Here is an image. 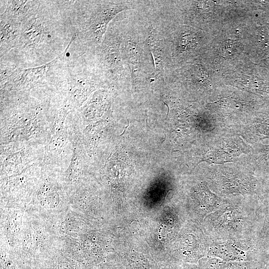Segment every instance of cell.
<instances>
[{"instance_id":"cell-1","label":"cell","mask_w":269,"mask_h":269,"mask_svg":"<svg viewBox=\"0 0 269 269\" xmlns=\"http://www.w3.org/2000/svg\"><path fill=\"white\" fill-rule=\"evenodd\" d=\"M259 206L258 198L237 195L231 203L207 216L201 225L212 240L258 237Z\"/></svg>"},{"instance_id":"cell-2","label":"cell","mask_w":269,"mask_h":269,"mask_svg":"<svg viewBox=\"0 0 269 269\" xmlns=\"http://www.w3.org/2000/svg\"><path fill=\"white\" fill-rule=\"evenodd\" d=\"M206 180L210 189L219 195H241L244 198L256 195L259 199L264 182L253 169L239 167L214 169L206 175Z\"/></svg>"},{"instance_id":"cell-3","label":"cell","mask_w":269,"mask_h":269,"mask_svg":"<svg viewBox=\"0 0 269 269\" xmlns=\"http://www.w3.org/2000/svg\"><path fill=\"white\" fill-rule=\"evenodd\" d=\"M265 242L257 236L212 240L207 256L226 261L257 263Z\"/></svg>"},{"instance_id":"cell-4","label":"cell","mask_w":269,"mask_h":269,"mask_svg":"<svg viewBox=\"0 0 269 269\" xmlns=\"http://www.w3.org/2000/svg\"><path fill=\"white\" fill-rule=\"evenodd\" d=\"M236 196L219 195L211 191L206 180H200L191 188L187 206L196 222L202 224L207 216L231 203Z\"/></svg>"},{"instance_id":"cell-5","label":"cell","mask_w":269,"mask_h":269,"mask_svg":"<svg viewBox=\"0 0 269 269\" xmlns=\"http://www.w3.org/2000/svg\"><path fill=\"white\" fill-rule=\"evenodd\" d=\"M134 8L132 2L126 1H103L99 2L90 16L86 33L90 41L99 43L106 31L109 23L120 12Z\"/></svg>"},{"instance_id":"cell-6","label":"cell","mask_w":269,"mask_h":269,"mask_svg":"<svg viewBox=\"0 0 269 269\" xmlns=\"http://www.w3.org/2000/svg\"><path fill=\"white\" fill-rule=\"evenodd\" d=\"M183 233L177 249L178 256L190 263H196L207 256L212 240L201 224L196 223Z\"/></svg>"},{"instance_id":"cell-7","label":"cell","mask_w":269,"mask_h":269,"mask_svg":"<svg viewBox=\"0 0 269 269\" xmlns=\"http://www.w3.org/2000/svg\"><path fill=\"white\" fill-rule=\"evenodd\" d=\"M122 38L118 34H108L103 40L100 50L102 64L111 78H122L124 66L121 56Z\"/></svg>"},{"instance_id":"cell-8","label":"cell","mask_w":269,"mask_h":269,"mask_svg":"<svg viewBox=\"0 0 269 269\" xmlns=\"http://www.w3.org/2000/svg\"><path fill=\"white\" fill-rule=\"evenodd\" d=\"M144 42L150 51L154 62V71L147 78L151 83L159 80L163 82L165 67L163 39L159 37L156 30L150 26L147 29Z\"/></svg>"},{"instance_id":"cell-9","label":"cell","mask_w":269,"mask_h":269,"mask_svg":"<svg viewBox=\"0 0 269 269\" xmlns=\"http://www.w3.org/2000/svg\"><path fill=\"white\" fill-rule=\"evenodd\" d=\"M122 48L123 60L129 67L131 77L133 84L139 78L141 68L142 42L134 36L128 35L122 38Z\"/></svg>"},{"instance_id":"cell-10","label":"cell","mask_w":269,"mask_h":269,"mask_svg":"<svg viewBox=\"0 0 269 269\" xmlns=\"http://www.w3.org/2000/svg\"><path fill=\"white\" fill-rule=\"evenodd\" d=\"M46 27L36 15L21 24L18 46L22 47H34L49 40L50 35Z\"/></svg>"},{"instance_id":"cell-11","label":"cell","mask_w":269,"mask_h":269,"mask_svg":"<svg viewBox=\"0 0 269 269\" xmlns=\"http://www.w3.org/2000/svg\"><path fill=\"white\" fill-rule=\"evenodd\" d=\"M57 58L45 65L35 68L16 69L7 79L8 82L15 87L27 86L43 81L50 67L56 62Z\"/></svg>"},{"instance_id":"cell-12","label":"cell","mask_w":269,"mask_h":269,"mask_svg":"<svg viewBox=\"0 0 269 269\" xmlns=\"http://www.w3.org/2000/svg\"><path fill=\"white\" fill-rule=\"evenodd\" d=\"M38 7L37 1L9 0L1 16L22 23L37 14Z\"/></svg>"},{"instance_id":"cell-13","label":"cell","mask_w":269,"mask_h":269,"mask_svg":"<svg viewBox=\"0 0 269 269\" xmlns=\"http://www.w3.org/2000/svg\"><path fill=\"white\" fill-rule=\"evenodd\" d=\"M21 30V23L17 21L1 16L0 54L18 46Z\"/></svg>"},{"instance_id":"cell-14","label":"cell","mask_w":269,"mask_h":269,"mask_svg":"<svg viewBox=\"0 0 269 269\" xmlns=\"http://www.w3.org/2000/svg\"><path fill=\"white\" fill-rule=\"evenodd\" d=\"M259 200L258 235L265 241L269 239V181H264Z\"/></svg>"},{"instance_id":"cell-15","label":"cell","mask_w":269,"mask_h":269,"mask_svg":"<svg viewBox=\"0 0 269 269\" xmlns=\"http://www.w3.org/2000/svg\"><path fill=\"white\" fill-rule=\"evenodd\" d=\"M199 269H257V263L249 262L226 261L206 256L198 262Z\"/></svg>"},{"instance_id":"cell-16","label":"cell","mask_w":269,"mask_h":269,"mask_svg":"<svg viewBox=\"0 0 269 269\" xmlns=\"http://www.w3.org/2000/svg\"><path fill=\"white\" fill-rule=\"evenodd\" d=\"M252 134L256 140L269 138V111L261 113L253 122Z\"/></svg>"},{"instance_id":"cell-17","label":"cell","mask_w":269,"mask_h":269,"mask_svg":"<svg viewBox=\"0 0 269 269\" xmlns=\"http://www.w3.org/2000/svg\"><path fill=\"white\" fill-rule=\"evenodd\" d=\"M256 154L258 177L263 181H269V144L262 145Z\"/></svg>"},{"instance_id":"cell-18","label":"cell","mask_w":269,"mask_h":269,"mask_svg":"<svg viewBox=\"0 0 269 269\" xmlns=\"http://www.w3.org/2000/svg\"><path fill=\"white\" fill-rule=\"evenodd\" d=\"M195 38L191 33H184L178 38L176 44V51L178 54L188 51L195 44Z\"/></svg>"},{"instance_id":"cell-19","label":"cell","mask_w":269,"mask_h":269,"mask_svg":"<svg viewBox=\"0 0 269 269\" xmlns=\"http://www.w3.org/2000/svg\"><path fill=\"white\" fill-rule=\"evenodd\" d=\"M257 269H269V239L265 241L257 262Z\"/></svg>"},{"instance_id":"cell-20","label":"cell","mask_w":269,"mask_h":269,"mask_svg":"<svg viewBox=\"0 0 269 269\" xmlns=\"http://www.w3.org/2000/svg\"><path fill=\"white\" fill-rule=\"evenodd\" d=\"M175 269H199V268L194 265H181L177 266Z\"/></svg>"},{"instance_id":"cell-21","label":"cell","mask_w":269,"mask_h":269,"mask_svg":"<svg viewBox=\"0 0 269 269\" xmlns=\"http://www.w3.org/2000/svg\"><path fill=\"white\" fill-rule=\"evenodd\" d=\"M127 121H128V125L126 127L124 132L122 133V134L120 135H122V134H123L125 133V132L126 131V130L127 129V128H128V127L129 126V120H127Z\"/></svg>"}]
</instances>
